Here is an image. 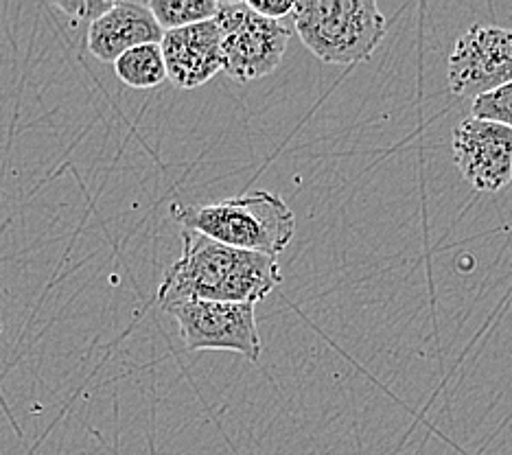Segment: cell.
I'll use <instances>...</instances> for the list:
<instances>
[{
    "label": "cell",
    "mask_w": 512,
    "mask_h": 455,
    "mask_svg": "<svg viewBox=\"0 0 512 455\" xmlns=\"http://www.w3.org/2000/svg\"><path fill=\"white\" fill-rule=\"evenodd\" d=\"M292 18L302 44L335 66L366 62L388 29L375 0H298Z\"/></svg>",
    "instance_id": "cell-3"
},
{
    "label": "cell",
    "mask_w": 512,
    "mask_h": 455,
    "mask_svg": "<svg viewBox=\"0 0 512 455\" xmlns=\"http://www.w3.org/2000/svg\"><path fill=\"white\" fill-rule=\"evenodd\" d=\"M178 322L180 340L189 350H230L250 361L263 353L252 302L184 300L165 309Z\"/></svg>",
    "instance_id": "cell-5"
},
{
    "label": "cell",
    "mask_w": 512,
    "mask_h": 455,
    "mask_svg": "<svg viewBox=\"0 0 512 455\" xmlns=\"http://www.w3.org/2000/svg\"><path fill=\"white\" fill-rule=\"evenodd\" d=\"M162 31L145 3H114L110 11L88 25V51L99 62L114 64L143 44H160Z\"/></svg>",
    "instance_id": "cell-9"
},
{
    "label": "cell",
    "mask_w": 512,
    "mask_h": 455,
    "mask_svg": "<svg viewBox=\"0 0 512 455\" xmlns=\"http://www.w3.org/2000/svg\"><path fill=\"white\" fill-rule=\"evenodd\" d=\"M213 20L221 31V73L246 84L281 66L292 35L285 22L256 16L246 3H217Z\"/></svg>",
    "instance_id": "cell-4"
},
{
    "label": "cell",
    "mask_w": 512,
    "mask_h": 455,
    "mask_svg": "<svg viewBox=\"0 0 512 455\" xmlns=\"http://www.w3.org/2000/svg\"><path fill=\"white\" fill-rule=\"evenodd\" d=\"M145 7L165 33L200 25V22L213 20L217 14L215 0H149Z\"/></svg>",
    "instance_id": "cell-11"
},
{
    "label": "cell",
    "mask_w": 512,
    "mask_h": 455,
    "mask_svg": "<svg viewBox=\"0 0 512 455\" xmlns=\"http://www.w3.org/2000/svg\"><path fill=\"white\" fill-rule=\"evenodd\" d=\"M510 182H512V178H510Z\"/></svg>",
    "instance_id": "cell-15"
},
{
    "label": "cell",
    "mask_w": 512,
    "mask_h": 455,
    "mask_svg": "<svg viewBox=\"0 0 512 455\" xmlns=\"http://www.w3.org/2000/svg\"><path fill=\"white\" fill-rule=\"evenodd\" d=\"M167 79L176 88L193 90L221 73V31L215 20L167 31L160 40Z\"/></svg>",
    "instance_id": "cell-8"
},
{
    "label": "cell",
    "mask_w": 512,
    "mask_h": 455,
    "mask_svg": "<svg viewBox=\"0 0 512 455\" xmlns=\"http://www.w3.org/2000/svg\"><path fill=\"white\" fill-rule=\"evenodd\" d=\"M114 73L125 86L134 90H149L160 86L167 79L165 60H162L160 44H143L125 51L114 62Z\"/></svg>",
    "instance_id": "cell-10"
},
{
    "label": "cell",
    "mask_w": 512,
    "mask_h": 455,
    "mask_svg": "<svg viewBox=\"0 0 512 455\" xmlns=\"http://www.w3.org/2000/svg\"><path fill=\"white\" fill-rule=\"evenodd\" d=\"M276 256L228 248L200 232L182 228V254L158 289V305L167 309L184 300L256 302L281 283Z\"/></svg>",
    "instance_id": "cell-1"
},
{
    "label": "cell",
    "mask_w": 512,
    "mask_h": 455,
    "mask_svg": "<svg viewBox=\"0 0 512 455\" xmlns=\"http://www.w3.org/2000/svg\"><path fill=\"white\" fill-rule=\"evenodd\" d=\"M453 95L477 99L512 81V31L473 25L456 40L447 62Z\"/></svg>",
    "instance_id": "cell-6"
},
{
    "label": "cell",
    "mask_w": 512,
    "mask_h": 455,
    "mask_svg": "<svg viewBox=\"0 0 512 455\" xmlns=\"http://www.w3.org/2000/svg\"><path fill=\"white\" fill-rule=\"evenodd\" d=\"M453 160L475 191H502L512 178V130L469 116L453 130Z\"/></svg>",
    "instance_id": "cell-7"
},
{
    "label": "cell",
    "mask_w": 512,
    "mask_h": 455,
    "mask_svg": "<svg viewBox=\"0 0 512 455\" xmlns=\"http://www.w3.org/2000/svg\"><path fill=\"white\" fill-rule=\"evenodd\" d=\"M114 5V0H57L53 3V9L62 11L68 18H75V20H86L88 25H92L97 18H101L106 11H110Z\"/></svg>",
    "instance_id": "cell-13"
},
{
    "label": "cell",
    "mask_w": 512,
    "mask_h": 455,
    "mask_svg": "<svg viewBox=\"0 0 512 455\" xmlns=\"http://www.w3.org/2000/svg\"><path fill=\"white\" fill-rule=\"evenodd\" d=\"M471 116L482 121H493L512 130V81L502 88L486 92V95L473 99Z\"/></svg>",
    "instance_id": "cell-12"
},
{
    "label": "cell",
    "mask_w": 512,
    "mask_h": 455,
    "mask_svg": "<svg viewBox=\"0 0 512 455\" xmlns=\"http://www.w3.org/2000/svg\"><path fill=\"white\" fill-rule=\"evenodd\" d=\"M248 9L254 11L256 16L281 22L283 18L292 16L294 11V0H248Z\"/></svg>",
    "instance_id": "cell-14"
},
{
    "label": "cell",
    "mask_w": 512,
    "mask_h": 455,
    "mask_svg": "<svg viewBox=\"0 0 512 455\" xmlns=\"http://www.w3.org/2000/svg\"><path fill=\"white\" fill-rule=\"evenodd\" d=\"M171 215L186 230L224 243L228 248L278 256L296 235V217L281 195L256 191L230 200L184 206L173 204Z\"/></svg>",
    "instance_id": "cell-2"
}]
</instances>
